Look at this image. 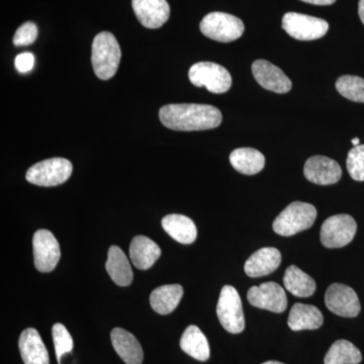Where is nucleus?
<instances>
[{"instance_id":"3","label":"nucleus","mask_w":364,"mask_h":364,"mask_svg":"<svg viewBox=\"0 0 364 364\" xmlns=\"http://www.w3.org/2000/svg\"><path fill=\"white\" fill-rule=\"evenodd\" d=\"M317 218V210L308 203L294 202L287 205L273 222V230L280 236L289 237L310 229Z\"/></svg>"},{"instance_id":"16","label":"nucleus","mask_w":364,"mask_h":364,"mask_svg":"<svg viewBox=\"0 0 364 364\" xmlns=\"http://www.w3.org/2000/svg\"><path fill=\"white\" fill-rule=\"evenodd\" d=\"M21 358L25 364H50L49 353L39 332L28 328L18 340Z\"/></svg>"},{"instance_id":"24","label":"nucleus","mask_w":364,"mask_h":364,"mask_svg":"<svg viewBox=\"0 0 364 364\" xmlns=\"http://www.w3.org/2000/svg\"><path fill=\"white\" fill-rule=\"evenodd\" d=\"M230 162L237 171L245 176L259 173L265 166V157L253 148H238L230 155Z\"/></svg>"},{"instance_id":"10","label":"nucleus","mask_w":364,"mask_h":364,"mask_svg":"<svg viewBox=\"0 0 364 364\" xmlns=\"http://www.w3.org/2000/svg\"><path fill=\"white\" fill-rule=\"evenodd\" d=\"M35 267L41 272H51L58 264L61 251L58 241L48 230L36 232L33 238Z\"/></svg>"},{"instance_id":"5","label":"nucleus","mask_w":364,"mask_h":364,"mask_svg":"<svg viewBox=\"0 0 364 364\" xmlns=\"http://www.w3.org/2000/svg\"><path fill=\"white\" fill-rule=\"evenodd\" d=\"M191 82L196 87H205L215 95L227 92L232 86V77L225 67L212 62H198L188 72Z\"/></svg>"},{"instance_id":"12","label":"nucleus","mask_w":364,"mask_h":364,"mask_svg":"<svg viewBox=\"0 0 364 364\" xmlns=\"http://www.w3.org/2000/svg\"><path fill=\"white\" fill-rule=\"evenodd\" d=\"M247 299L253 306L273 313H284L287 308L286 291L277 282H268L259 287H251Z\"/></svg>"},{"instance_id":"29","label":"nucleus","mask_w":364,"mask_h":364,"mask_svg":"<svg viewBox=\"0 0 364 364\" xmlns=\"http://www.w3.org/2000/svg\"><path fill=\"white\" fill-rule=\"evenodd\" d=\"M53 341H54L55 352L57 360L61 364V358L64 354L71 353L73 350V339L65 326L57 323L52 328Z\"/></svg>"},{"instance_id":"36","label":"nucleus","mask_w":364,"mask_h":364,"mask_svg":"<svg viewBox=\"0 0 364 364\" xmlns=\"http://www.w3.org/2000/svg\"><path fill=\"white\" fill-rule=\"evenodd\" d=\"M262 364H284V363H279V361H267V363H264Z\"/></svg>"},{"instance_id":"13","label":"nucleus","mask_w":364,"mask_h":364,"mask_svg":"<svg viewBox=\"0 0 364 364\" xmlns=\"http://www.w3.org/2000/svg\"><path fill=\"white\" fill-rule=\"evenodd\" d=\"M304 174L309 181L318 186H331L337 183L342 176L338 163L326 156H313L306 160Z\"/></svg>"},{"instance_id":"14","label":"nucleus","mask_w":364,"mask_h":364,"mask_svg":"<svg viewBox=\"0 0 364 364\" xmlns=\"http://www.w3.org/2000/svg\"><path fill=\"white\" fill-rule=\"evenodd\" d=\"M254 78L265 90L275 93H287L291 90V81L279 67L267 60H256L252 64Z\"/></svg>"},{"instance_id":"7","label":"nucleus","mask_w":364,"mask_h":364,"mask_svg":"<svg viewBox=\"0 0 364 364\" xmlns=\"http://www.w3.org/2000/svg\"><path fill=\"white\" fill-rule=\"evenodd\" d=\"M217 315L226 331L239 334L245 329L243 306L238 291L232 286H225L220 294Z\"/></svg>"},{"instance_id":"1","label":"nucleus","mask_w":364,"mask_h":364,"mask_svg":"<svg viewBox=\"0 0 364 364\" xmlns=\"http://www.w3.org/2000/svg\"><path fill=\"white\" fill-rule=\"evenodd\" d=\"M161 123L173 131H205L218 128L222 123L219 109L210 105L172 104L159 111Z\"/></svg>"},{"instance_id":"19","label":"nucleus","mask_w":364,"mask_h":364,"mask_svg":"<svg viewBox=\"0 0 364 364\" xmlns=\"http://www.w3.org/2000/svg\"><path fill=\"white\" fill-rule=\"evenodd\" d=\"M161 249L146 236H136L130 245V258L132 263L138 269H149L159 259Z\"/></svg>"},{"instance_id":"23","label":"nucleus","mask_w":364,"mask_h":364,"mask_svg":"<svg viewBox=\"0 0 364 364\" xmlns=\"http://www.w3.org/2000/svg\"><path fill=\"white\" fill-rule=\"evenodd\" d=\"M183 296L181 284H166L157 287L150 296V305L159 315H168L173 312Z\"/></svg>"},{"instance_id":"4","label":"nucleus","mask_w":364,"mask_h":364,"mask_svg":"<svg viewBox=\"0 0 364 364\" xmlns=\"http://www.w3.org/2000/svg\"><path fill=\"white\" fill-rule=\"evenodd\" d=\"M72 163L65 158H51L33 165L26 171V181L38 186H57L70 178Z\"/></svg>"},{"instance_id":"6","label":"nucleus","mask_w":364,"mask_h":364,"mask_svg":"<svg viewBox=\"0 0 364 364\" xmlns=\"http://www.w3.org/2000/svg\"><path fill=\"white\" fill-rule=\"evenodd\" d=\"M200 28L205 37L222 43L238 40L245 30L240 18L232 14L218 11L207 14L203 18Z\"/></svg>"},{"instance_id":"15","label":"nucleus","mask_w":364,"mask_h":364,"mask_svg":"<svg viewBox=\"0 0 364 364\" xmlns=\"http://www.w3.org/2000/svg\"><path fill=\"white\" fill-rule=\"evenodd\" d=\"M132 6L145 28H158L168 21L170 7L166 0H132Z\"/></svg>"},{"instance_id":"34","label":"nucleus","mask_w":364,"mask_h":364,"mask_svg":"<svg viewBox=\"0 0 364 364\" xmlns=\"http://www.w3.org/2000/svg\"><path fill=\"white\" fill-rule=\"evenodd\" d=\"M358 14L359 18H360V20L363 21L364 25V0H359Z\"/></svg>"},{"instance_id":"11","label":"nucleus","mask_w":364,"mask_h":364,"mask_svg":"<svg viewBox=\"0 0 364 364\" xmlns=\"http://www.w3.org/2000/svg\"><path fill=\"white\" fill-rule=\"evenodd\" d=\"M326 306L344 318H355L360 313L361 306L358 294L350 287L342 284H333L325 294Z\"/></svg>"},{"instance_id":"18","label":"nucleus","mask_w":364,"mask_h":364,"mask_svg":"<svg viewBox=\"0 0 364 364\" xmlns=\"http://www.w3.org/2000/svg\"><path fill=\"white\" fill-rule=\"evenodd\" d=\"M112 344L117 355L127 364H142V346L130 332L122 328H114L111 333Z\"/></svg>"},{"instance_id":"25","label":"nucleus","mask_w":364,"mask_h":364,"mask_svg":"<svg viewBox=\"0 0 364 364\" xmlns=\"http://www.w3.org/2000/svg\"><path fill=\"white\" fill-rule=\"evenodd\" d=\"M181 348L196 360L207 361L210 358V345L207 337L195 325L188 326L182 334Z\"/></svg>"},{"instance_id":"27","label":"nucleus","mask_w":364,"mask_h":364,"mask_svg":"<svg viewBox=\"0 0 364 364\" xmlns=\"http://www.w3.org/2000/svg\"><path fill=\"white\" fill-rule=\"evenodd\" d=\"M363 355L355 345L347 340H337L326 354L325 364H359Z\"/></svg>"},{"instance_id":"2","label":"nucleus","mask_w":364,"mask_h":364,"mask_svg":"<svg viewBox=\"0 0 364 364\" xmlns=\"http://www.w3.org/2000/svg\"><path fill=\"white\" fill-rule=\"evenodd\" d=\"M121 48L112 33L102 32L92 43L91 63L95 75L102 80H109L116 75L121 61Z\"/></svg>"},{"instance_id":"26","label":"nucleus","mask_w":364,"mask_h":364,"mask_svg":"<svg viewBox=\"0 0 364 364\" xmlns=\"http://www.w3.org/2000/svg\"><path fill=\"white\" fill-rule=\"evenodd\" d=\"M284 284L289 293L298 298H309L316 291L315 280L296 265L287 268Z\"/></svg>"},{"instance_id":"17","label":"nucleus","mask_w":364,"mask_h":364,"mask_svg":"<svg viewBox=\"0 0 364 364\" xmlns=\"http://www.w3.org/2000/svg\"><path fill=\"white\" fill-rule=\"evenodd\" d=\"M280 263H282V254L277 248H261L248 258L244 270L249 277H253V279L267 277L277 270Z\"/></svg>"},{"instance_id":"30","label":"nucleus","mask_w":364,"mask_h":364,"mask_svg":"<svg viewBox=\"0 0 364 364\" xmlns=\"http://www.w3.org/2000/svg\"><path fill=\"white\" fill-rule=\"evenodd\" d=\"M346 166L352 179L364 181V145L355 146L349 151Z\"/></svg>"},{"instance_id":"20","label":"nucleus","mask_w":364,"mask_h":364,"mask_svg":"<svg viewBox=\"0 0 364 364\" xmlns=\"http://www.w3.org/2000/svg\"><path fill=\"white\" fill-rule=\"evenodd\" d=\"M323 322L324 318L318 308L301 303L294 304L287 320V324L293 331L317 330L322 327Z\"/></svg>"},{"instance_id":"8","label":"nucleus","mask_w":364,"mask_h":364,"mask_svg":"<svg viewBox=\"0 0 364 364\" xmlns=\"http://www.w3.org/2000/svg\"><path fill=\"white\" fill-rule=\"evenodd\" d=\"M356 231L358 224L351 215H332L321 227V242L327 248L344 247L353 240Z\"/></svg>"},{"instance_id":"33","label":"nucleus","mask_w":364,"mask_h":364,"mask_svg":"<svg viewBox=\"0 0 364 364\" xmlns=\"http://www.w3.org/2000/svg\"><path fill=\"white\" fill-rule=\"evenodd\" d=\"M301 1L314 4V6H331L336 0H301Z\"/></svg>"},{"instance_id":"32","label":"nucleus","mask_w":364,"mask_h":364,"mask_svg":"<svg viewBox=\"0 0 364 364\" xmlns=\"http://www.w3.org/2000/svg\"><path fill=\"white\" fill-rule=\"evenodd\" d=\"M14 65H16V70L21 73L32 71L35 66V57L32 53H21L14 60Z\"/></svg>"},{"instance_id":"21","label":"nucleus","mask_w":364,"mask_h":364,"mask_svg":"<svg viewBox=\"0 0 364 364\" xmlns=\"http://www.w3.org/2000/svg\"><path fill=\"white\" fill-rule=\"evenodd\" d=\"M105 269L117 286L128 287L133 282V270L130 262L124 251L116 245L109 249Z\"/></svg>"},{"instance_id":"31","label":"nucleus","mask_w":364,"mask_h":364,"mask_svg":"<svg viewBox=\"0 0 364 364\" xmlns=\"http://www.w3.org/2000/svg\"><path fill=\"white\" fill-rule=\"evenodd\" d=\"M38 37L37 26L31 21L23 23L18 28L14 37V44L16 47H23L33 44Z\"/></svg>"},{"instance_id":"35","label":"nucleus","mask_w":364,"mask_h":364,"mask_svg":"<svg viewBox=\"0 0 364 364\" xmlns=\"http://www.w3.org/2000/svg\"><path fill=\"white\" fill-rule=\"evenodd\" d=\"M351 143L353 144V147H355V146L360 145V141H359L358 138L352 139Z\"/></svg>"},{"instance_id":"9","label":"nucleus","mask_w":364,"mask_h":364,"mask_svg":"<svg viewBox=\"0 0 364 364\" xmlns=\"http://www.w3.org/2000/svg\"><path fill=\"white\" fill-rule=\"evenodd\" d=\"M282 26L291 38L299 41L321 39L329 30V23L325 20L298 13L284 14Z\"/></svg>"},{"instance_id":"22","label":"nucleus","mask_w":364,"mask_h":364,"mask_svg":"<svg viewBox=\"0 0 364 364\" xmlns=\"http://www.w3.org/2000/svg\"><path fill=\"white\" fill-rule=\"evenodd\" d=\"M164 231L174 240L182 244H191L196 241L198 230L193 220L183 215H168L162 219Z\"/></svg>"},{"instance_id":"28","label":"nucleus","mask_w":364,"mask_h":364,"mask_svg":"<svg viewBox=\"0 0 364 364\" xmlns=\"http://www.w3.org/2000/svg\"><path fill=\"white\" fill-rule=\"evenodd\" d=\"M337 91L347 100L364 104V79L354 75H344L336 81Z\"/></svg>"}]
</instances>
